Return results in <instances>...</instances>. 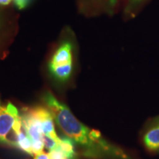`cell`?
I'll use <instances>...</instances> for the list:
<instances>
[{
  "label": "cell",
  "mask_w": 159,
  "mask_h": 159,
  "mask_svg": "<svg viewBox=\"0 0 159 159\" xmlns=\"http://www.w3.org/2000/svg\"><path fill=\"white\" fill-rule=\"evenodd\" d=\"M41 140H42L45 148L49 151L56 148L57 147V144H58L55 139H53L52 138H51V137L48 136L46 134L43 135L42 137H41Z\"/></svg>",
  "instance_id": "10"
},
{
  "label": "cell",
  "mask_w": 159,
  "mask_h": 159,
  "mask_svg": "<svg viewBox=\"0 0 159 159\" xmlns=\"http://www.w3.org/2000/svg\"><path fill=\"white\" fill-rule=\"evenodd\" d=\"M22 128L25 130L26 134L30 139L31 142L33 141H42L41 137L43 132L39 121L31 114L29 109H26L24 114L21 116Z\"/></svg>",
  "instance_id": "4"
},
{
  "label": "cell",
  "mask_w": 159,
  "mask_h": 159,
  "mask_svg": "<svg viewBox=\"0 0 159 159\" xmlns=\"http://www.w3.org/2000/svg\"><path fill=\"white\" fill-rule=\"evenodd\" d=\"M49 64L53 66H65L72 64V45L70 42L63 43L55 51Z\"/></svg>",
  "instance_id": "6"
},
{
  "label": "cell",
  "mask_w": 159,
  "mask_h": 159,
  "mask_svg": "<svg viewBox=\"0 0 159 159\" xmlns=\"http://www.w3.org/2000/svg\"><path fill=\"white\" fill-rule=\"evenodd\" d=\"M143 0H129L128 4V9L134 8L135 7L138 6Z\"/></svg>",
  "instance_id": "14"
},
{
  "label": "cell",
  "mask_w": 159,
  "mask_h": 159,
  "mask_svg": "<svg viewBox=\"0 0 159 159\" xmlns=\"http://www.w3.org/2000/svg\"><path fill=\"white\" fill-rule=\"evenodd\" d=\"M34 159H49V155L44 152H41V153L35 155Z\"/></svg>",
  "instance_id": "15"
},
{
  "label": "cell",
  "mask_w": 159,
  "mask_h": 159,
  "mask_svg": "<svg viewBox=\"0 0 159 159\" xmlns=\"http://www.w3.org/2000/svg\"><path fill=\"white\" fill-rule=\"evenodd\" d=\"M58 146L66 156L67 159H77L75 151V142L68 137H63L60 140Z\"/></svg>",
  "instance_id": "8"
},
{
  "label": "cell",
  "mask_w": 159,
  "mask_h": 159,
  "mask_svg": "<svg viewBox=\"0 0 159 159\" xmlns=\"http://www.w3.org/2000/svg\"><path fill=\"white\" fill-rule=\"evenodd\" d=\"M29 111L41 123L43 134L55 139L58 144L61 139L57 136L56 133H55L54 122H53L54 117H53L50 110L43 108V107L38 106L29 109Z\"/></svg>",
  "instance_id": "3"
},
{
  "label": "cell",
  "mask_w": 159,
  "mask_h": 159,
  "mask_svg": "<svg viewBox=\"0 0 159 159\" xmlns=\"http://www.w3.org/2000/svg\"><path fill=\"white\" fill-rule=\"evenodd\" d=\"M16 148H19L20 150L25 152L26 153L32 156H34L33 149H32L31 140L29 138V136H27V134H26L25 130H24L23 128L19 136H18Z\"/></svg>",
  "instance_id": "9"
},
{
  "label": "cell",
  "mask_w": 159,
  "mask_h": 159,
  "mask_svg": "<svg viewBox=\"0 0 159 159\" xmlns=\"http://www.w3.org/2000/svg\"><path fill=\"white\" fill-rule=\"evenodd\" d=\"M31 143L32 149H33L34 155H37L43 152L44 145H43L42 141H33V142H31Z\"/></svg>",
  "instance_id": "12"
},
{
  "label": "cell",
  "mask_w": 159,
  "mask_h": 159,
  "mask_svg": "<svg viewBox=\"0 0 159 159\" xmlns=\"http://www.w3.org/2000/svg\"><path fill=\"white\" fill-rule=\"evenodd\" d=\"M143 143L150 152L159 153V116L148 127L143 136Z\"/></svg>",
  "instance_id": "5"
},
{
  "label": "cell",
  "mask_w": 159,
  "mask_h": 159,
  "mask_svg": "<svg viewBox=\"0 0 159 159\" xmlns=\"http://www.w3.org/2000/svg\"><path fill=\"white\" fill-rule=\"evenodd\" d=\"M16 7L19 10H22L30 5L32 0H13Z\"/></svg>",
  "instance_id": "13"
},
{
  "label": "cell",
  "mask_w": 159,
  "mask_h": 159,
  "mask_svg": "<svg viewBox=\"0 0 159 159\" xmlns=\"http://www.w3.org/2000/svg\"><path fill=\"white\" fill-rule=\"evenodd\" d=\"M48 67L51 75L61 82L68 80L72 71V64L65 66H53L49 64Z\"/></svg>",
  "instance_id": "7"
},
{
  "label": "cell",
  "mask_w": 159,
  "mask_h": 159,
  "mask_svg": "<svg viewBox=\"0 0 159 159\" xmlns=\"http://www.w3.org/2000/svg\"><path fill=\"white\" fill-rule=\"evenodd\" d=\"M1 25H2V21H1V18H0V28H1Z\"/></svg>",
  "instance_id": "17"
},
{
  "label": "cell",
  "mask_w": 159,
  "mask_h": 159,
  "mask_svg": "<svg viewBox=\"0 0 159 159\" xmlns=\"http://www.w3.org/2000/svg\"><path fill=\"white\" fill-rule=\"evenodd\" d=\"M49 159H67L64 152L61 150L57 144V147L54 150H50L48 153Z\"/></svg>",
  "instance_id": "11"
},
{
  "label": "cell",
  "mask_w": 159,
  "mask_h": 159,
  "mask_svg": "<svg viewBox=\"0 0 159 159\" xmlns=\"http://www.w3.org/2000/svg\"><path fill=\"white\" fill-rule=\"evenodd\" d=\"M21 130V116L14 105L9 102L7 106H0V143L17 148Z\"/></svg>",
  "instance_id": "2"
},
{
  "label": "cell",
  "mask_w": 159,
  "mask_h": 159,
  "mask_svg": "<svg viewBox=\"0 0 159 159\" xmlns=\"http://www.w3.org/2000/svg\"><path fill=\"white\" fill-rule=\"evenodd\" d=\"M13 0H0V7L9 5Z\"/></svg>",
  "instance_id": "16"
},
{
  "label": "cell",
  "mask_w": 159,
  "mask_h": 159,
  "mask_svg": "<svg viewBox=\"0 0 159 159\" xmlns=\"http://www.w3.org/2000/svg\"><path fill=\"white\" fill-rule=\"evenodd\" d=\"M43 100L52 114L57 126L66 136L82 147L85 157L92 159H130L122 150L107 142L99 131L91 130L79 122L66 105L59 102L52 93H45Z\"/></svg>",
  "instance_id": "1"
}]
</instances>
